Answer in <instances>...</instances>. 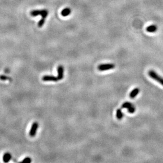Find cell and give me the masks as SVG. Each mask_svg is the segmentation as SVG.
Returning <instances> with one entry per match:
<instances>
[{
    "mask_svg": "<svg viewBox=\"0 0 163 163\" xmlns=\"http://www.w3.org/2000/svg\"><path fill=\"white\" fill-rule=\"evenodd\" d=\"M21 162H26V163H29V162H31V159L30 157H26Z\"/></svg>",
    "mask_w": 163,
    "mask_h": 163,
    "instance_id": "16",
    "label": "cell"
},
{
    "mask_svg": "<svg viewBox=\"0 0 163 163\" xmlns=\"http://www.w3.org/2000/svg\"><path fill=\"white\" fill-rule=\"evenodd\" d=\"M30 15L32 17H37L40 15L42 18L46 19L48 15V11L46 10H33L31 11Z\"/></svg>",
    "mask_w": 163,
    "mask_h": 163,
    "instance_id": "2",
    "label": "cell"
},
{
    "mask_svg": "<svg viewBox=\"0 0 163 163\" xmlns=\"http://www.w3.org/2000/svg\"><path fill=\"white\" fill-rule=\"evenodd\" d=\"M133 105L131 103L129 102H125L124 103H123L122 105V108H129L130 107L132 106Z\"/></svg>",
    "mask_w": 163,
    "mask_h": 163,
    "instance_id": "12",
    "label": "cell"
},
{
    "mask_svg": "<svg viewBox=\"0 0 163 163\" xmlns=\"http://www.w3.org/2000/svg\"><path fill=\"white\" fill-rule=\"evenodd\" d=\"M115 68V65L113 63H107V64H102L98 66L99 70L102 71H106L110 69H112Z\"/></svg>",
    "mask_w": 163,
    "mask_h": 163,
    "instance_id": "3",
    "label": "cell"
},
{
    "mask_svg": "<svg viewBox=\"0 0 163 163\" xmlns=\"http://www.w3.org/2000/svg\"><path fill=\"white\" fill-rule=\"evenodd\" d=\"M58 80H62L64 78V68L63 65H59L58 67Z\"/></svg>",
    "mask_w": 163,
    "mask_h": 163,
    "instance_id": "5",
    "label": "cell"
},
{
    "mask_svg": "<svg viewBox=\"0 0 163 163\" xmlns=\"http://www.w3.org/2000/svg\"><path fill=\"white\" fill-rule=\"evenodd\" d=\"M156 30H157V27H156V26L154 25L148 26L146 29V31L148 32H150V33L155 32L156 31Z\"/></svg>",
    "mask_w": 163,
    "mask_h": 163,
    "instance_id": "9",
    "label": "cell"
},
{
    "mask_svg": "<svg viewBox=\"0 0 163 163\" xmlns=\"http://www.w3.org/2000/svg\"><path fill=\"white\" fill-rule=\"evenodd\" d=\"M42 79L44 81H57L58 80L57 77L53 76H44Z\"/></svg>",
    "mask_w": 163,
    "mask_h": 163,
    "instance_id": "6",
    "label": "cell"
},
{
    "mask_svg": "<svg viewBox=\"0 0 163 163\" xmlns=\"http://www.w3.org/2000/svg\"><path fill=\"white\" fill-rule=\"evenodd\" d=\"M148 74L151 78H152L156 81H157L159 84L163 86V78L158 75L155 71H154L153 70H150L148 71Z\"/></svg>",
    "mask_w": 163,
    "mask_h": 163,
    "instance_id": "1",
    "label": "cell"
},
{
    "mask_svg": "<svg viewBox=\"0 0 163 163\" xmlns=\"http://www.w3.org/2000/svg\"><path fill=\"white\" fill-rule=\"evenodd\" d=\"M38 126H39L38 123L37 122H34L33 123V124L32 125L31 129L29 132L30 136L33 137L36 136L37 129H38Z\"/></svg>",
    "mask_w": 163,
    "mask_h": 163,
    "instance_id": "4",
    "label": "cell"
},
{
    "mask_svg": "<svg viewBox=\"0 0 163 163\" xmlns=\"http://www.w3.org/2000/svg\"><path fill=\"white\" fill-rule=\"evenodd\" d=\"M135 110H136L135 107L134 106H133V105L132 106L130 107V108H128V112H129V113H130V114H133V113H135Z\"/></svg>",
    "mask_w": 163,
    "mask_h": 163,
    "instance_id": "14",
    "label": "cell"
},
{
    "mask_svg": "<svg viewBox=\"0 0 163 163\" xmlns=\"http://www.w3.org/2000/svg\"><path fill=\"white\" fill-rule=\"evenodd\" d=\"M0 79L2 80H11V78L4 75L0 76Z\"/></svg>",
    "mask_w": 163,
    "mask_h": 163,
    "instance_id": "15",
    "label": "cell"
},
{
    "mask_svg": "<svg viewBox=\"0 0 163 163\" xmlns=\"http://www.w3.org/2000/svg\"><path fill=\"white\" fill-rule=\"evenodd\" d=\"M44 22H45V19L42 18L38 22V27H39V28L42 27L43 25Z\"/></svg>",
    "mask_w": 163,
    "mask_h": 163,
    "instance_id": "13",
    "label": "cell"
},
{
    "mask_svg": "<svg viewBox=\"0 0 163 163\" xmlns=\"http://www.w3.org/2000/svg\"><path fill=\"white\" fill-rule=\"evenodd\" d=\"M71 13V9L68 8V7H66V8L64 9L62 12L61 14L63 17H67Z\"/></svg>",
    "mask_w": 163,
    "mask_h": 163,
    "instance_id": "7",
    "label": "cell"
},
{
    "mask_svg": "<svg viewBox=\"0 0 163 163\" xmlns=\"http://www.w3.org/2000/svg\"><path fill=\"white\" fill-rule=\"evenodd\" d=\"M11 159V155L9 153H6L4 154L3 157V160L4 162H9Z\"/></svg>",
    "mask_w": 163,
    "mask_h": 163,
    "instance_id": "10",
    "label": "cell"
},
{
    "mask_svg": "<svg viewBox=\"0 0 163 163\" xmlns=\"http://www.w3.org/2000/svg\"><path fill=\"white\" fill-rule=\"evenodd\" d=\"M116 116H117V118H118V119H121L122 118H123V114L122 112L121 111V109H118L117 110V114H116Z\"/></svg>",
    "mask_w": 163,
    "mask_h": 163,
    "instance_id": "11",
    "label": "cell"
},
{
    "mask_svg": "<svg viewBox=\"0 0 163 163\" xmlns=\"http://www.w3.org/2000/svg\"><path fill=\"white\" fill-rule=\"evenodd\" d=\"M139 89L138 88H136L135 89H134L133 90H132V91L130 92V97L131 99H133L135 98L136 96L138 95V94L139 92Z\"/></svg>",
    "mask_w": 163,
    "mask_h": 163,
    "instance_id": "8",
    "label": "cell"
}]
</instances>
